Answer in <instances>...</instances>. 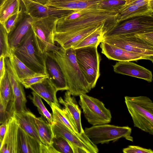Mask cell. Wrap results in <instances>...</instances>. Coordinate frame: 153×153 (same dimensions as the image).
Listing matches in <instances>:
<instances>
[{
	"mask_svg": "<svg viewBox=\"0 0 153 153\" xmlns=\"http://www.w3.org/2000/svg\"><path fill=\"white\" fill-rule=\"evenodd\" d=\"M118 13V11L100 9L97 6L74 11L58 19L54 41L63 48L87 27L105 24L108 31L116 23Z\"/></svg>",
	"mask_w": 153,
	"mask_h": 153,
	"instance_id": "cell-1",
	"label": "cell"
},
{
	"mask_svg": "<svg viewBox=\"0 0 153 153\" xmlns=\"http://www.w3.org/2000/svg\"><path fill=\"white\" fill-rule=\"evenodd\" d=\"M48 52L61 68L71 95L79 96L91 91V88L78 64L74 49H65L61 47L57 50Z\"/></svg>",
	"mask_w": 153,
	"mask_h": 153,
	"instance_id": "cell-2",
	"label": "cell"
},
{
	"mask_svg": "<svg viewBox=\"0 0 153 153\" xmlns=\"http://www.w3.org/2000/svg\"><path fill=\"white\" fill-rule=\"evenodd\" d=\"M11 52L30 69L38 74L47 75L45 53L40 50L31 27Z\"/></svg>",
	"mask_w": 153,
	"mask_h": 153,
	"instance_id": "cell-3",
	"label": "cell"
},
{
	"mask_svg": "<svg viewBox=\"0 0 153 153\" xmlns=\"http://www.w3.org/2000/svg\"><path fill=\"white\" fill-rule=\"evenodd\" d=\"M125 102L134 127L153 134V103L146 96L125 97Z\"/></svg>",
	"mask_w": 153,
	"mask_h": 153,
	"instance_id": "cell-4",
	"label": "cell"
},
{
	"mask_svg": "<svg viewBox=\"0 0 153 153\" xmlns=\"http://www.w3.org/2000/svg\"><path fill=\"white\" fill-rule=\"evenodd\" d=\"M102 41L128 51L153 57V31L106 37L103 38Z\"/></svg>",
	"mask_w": 153,
	"mask_h": 153,
	"instance_id": "cell-5",
	"label": "cell"
},
{
	"mask_svg": "<svg viewBox=\"0 0 153 153\" xmlns=\"http://www.w3.org/2000/svg\"><path fill=\"white\" fill-rule=\"evenodd\" d=\"M59 18L53 15L33 19L31 27L38 47L43 53L55 51L61 47L55 45L54 36Z\"/></svg>",
	"mask_w": 153,
	"mask_h": 153,
	"instance_id": "cell-6",
	"label": "cell"
},
{
	"mask_svg": "<svg viewBox=\"0 0 153 153\" xmlns=\"http://www.w3.org/2000/svg\"><path fill=\"white\" fill-rule=\"evenodd\" d=\"M79 66L91 89L96 86L100 75V56L97 47L87 46L75 49Z\"/></svg>",
	"mask_w": 153,
	"mask_h": 153,
	"instance_id": "cell-7",
	"label": "cell"
},
{
	"mask_svg": "<svg viewBox=\"0 0 153 153\" xmlns=\"http://www.w3.org/2000/svg\"><path fill=\"white\" fill-rule=\"evenodd\" d=\"M86 135L95 144L108 143L122 138L133 141L131 136L132 129L128 126H120L105 124L85 128Z\"/></svg>",
	"mask_w": 153,
	"mask_h": 153,
	"instance_id": "cell-8",
	"label": "cell"
},
{
	"mask_svg": "<svg viewBox=\"0 0 153 153\" xmlns=\"http://www.w3.org/2000/svg\"><path fill=\"white\" fill-rule=\"evenodd\" d=\"M79 104L88 122L93 126L110 123V111L99 99L86 94L80 95Z\"/></svg>",
	"mask_w": 153,
	"mask_h": 153,
	"instance_id": "cell-9",
	"label": "cell"
},
{
	"mask_svg": "<svg viewBox=\"0 0 153 153\" xmlns=\"http://www.w3.org/2000/svg\"><path fill=\"white\" fill-rule=\"evenodd\" d=\"M151 31H153V16H138L117 23L105 34L103 38L114 36Z\"/></svg>",
	"mask_w": 153,
	"mask_h": 153,
	"instance_id": "cell-10",
	"label": "cell"
},
{
	"mask_svg": "<svg viewBox=\"0 0 153 153\" xmlns=\"http://www.w3.org/2000/svg\"><path fill=\"white\" fill-rule=\"evenodd\" d=\"M51 126L53 136L64 137L69 142L83 149L86 153L99 152L97 145L91 141L85 132L82 134L74 132L64 124L57 121H54V123Z\"/></svg>",
	"mask_w": 153,
	"mask_h": 153,
	"instance_id": "cell-11",
	"label": "cell"
},
{
	"mask_svg": "<svg viewBox=\"0 0 153 153\" xmlns=\"http://www.w3.org/2000/svg\"><path fill=\"white\" fill-rule=\"evenodd\" d=\"M101 53L108 59L119 62H129L140 59L149 60L153 62V57L127 51L106 42L102 41Z\"/></svg>",
	"mask_w": 153,
	"mask_h": 153,
	"instance_id": "cell-12",
	"label": "cell"
},
{
	"mask_svg": "<svg viewBox=\"0 0 153 153\" xmlns=\"http://www.w3.org/2000/svg\"><path fill=\"white\" fill-rule=\"evenodd\" d=\"M25 8V12L32 19L53 15L59 18L74 11L63 10L48 7L31 0H21Z\"/></svg>",
	"mask_w": 153,
	"mask_h": 153,
	"instance_id": "cell-13",
	"label": "cell"
},
{
	"mask_svg": "<svg viewBox=\"0 0 153 153\" xmlns=\"http://www.w3.org/2000/svg\"><path fill=\"white\" fill-rule=\"evenodd\" d=\"M5 68L13 90L14 113L20 112L27 110L26 106L27 100L23 86L18 79L10 64L6 65Z\"/></svg>",
	"mask_w": 153,
	"mask_h": 153,
	"instance_id": "cell-14",
	"label": "cell"
},
{
	"mask_svg": "<svg viewBox=\"0 0 153 153\" xmlns=\"http://www.w3.org/2000/svg\"><path fill=\"white\" fill-rule=\"evenodd\" d=\"M19 123L13 115L8 120L0 153H19L18 141Z\"/></svg>",
	"mask_w": 153,
	"mask_h": 153,
	"instance_id": "cell-15",
	"label": "cell"
},
{
	"mask_svg": "<svg viewBox=\"0 0 153 153\" xmlns=\"http://www.w3.org/2000/svg\"><path fill=\"white\" fill-rule=\"evenodd\" d=\"M45 65L48 78L57 91L68 90L67 83L61 68L48 52L45 53Z\"/></svg>",
	"mask_w": 153,
	"mask_h": 153,
	"instance_id": "cell-16",
	"label": "cell"
},
{
	"mask_svg": "<svg viewBox=\"0 0 153 153\" xmlns=\"http://www.w3.org/2000/svg\"><path fill=\"white\" fill-rule=\"evenodd\" d=\"M71 95L70 92L67 90L64 99L60 97L59 99V102L64 106V109L77 133L82 134L85 132L81 123V111L75 99L71 97Z\"/></svg>",
	"mask_w": 153,
	"mask_h": 153,
	"instance_id": "cell-17",
	"label": "cell"
},
{
	"mask_svg": "<svg viewBox=\"0 0 153 153\" xmlns=\"http://www.w3.org/2000/svg\"><path fill=\"white\" fill-rule=\"evenodd\" d=\"M113 68L114 71L118 74L142 79L149 82L153 80L151 71L131 61H118L113 66Z\"/></svg>",
	"mask_w": 153,
	"mask_h": 153,
	"instance_id": "cell-18",
	"label": "cell"
},
{
	"mask_svg": "<svg viewBox=\"0 0 153 153\" xmlns=\"http://www.w3.org/2000/svg\"><path fill=\"white\" fill-rule=\"evenodd\" d=\"M101 0H48L45 6L74 11L97 7Z\"/></svg>",
	"mask_w": 153,
	"mask_h": 153,
	"instance_id": "cell-19",
	"label": "cell"
},
{
	"mask_svg": "<svg viewBox=\"0 0 153 153\" xmlns=\"http://www.w3.org/2000/svg\"><path fill=\"white\" fill-rule=\"evenodd\" d=\"M32 18L24 12L13 29L8 33V42L10 49L16 47L31 27Z\"/></svg>",
	"mask_w": 153,
	"mask_h": 153,
	"instance_id": "cell-20",
	"label": "cell"
},
{
	"mask_svg": "<svg viewBox=\"0 0 153 153\" xmlns=\"http://www.w3.org/2000/svg\"><path fill=\"white\" fill-rule=\"evenodd\" d=\"M30 88L43 99L50 107L53 105L60 108L56 96L57 91L48 78L41 82L31 85Z\"/></svg>",
	"mask_w": 153,
	"mask_h": 153,
	"instance_id": "cell-21",
	"label": "cell"
},
{
	"mask_svg": "<svg viewBox=\"0 0 153 153\" xmlns=\"http://www.w3.org/2000/svg\"><path fill=\"white\" fill-rule=\"evenodd\" d=\"M153 3L143 6L132 5L123 6L119 10L117 23L133 17L140 16H153Z\"/></svg>",
	"mask_w": 153,
	"mask_h": 153,
	"instance_id": "cell-22",
	"label": "cell"
},
{
	"mask_svg": "<svg viewBox=\"0 0 153 153\" xmlns=\"http://www.w3.org/2000/svg\"><path fill=\"white\" fill-rule=\"evenodd\" d=\"M13 102V90L6 69L0 84V102L4 109L12 116L14 113Z\"/></svg>",
	"mask_w": 153,
	"mask_h": 153,
	"instance_id": "cell-23",
	"label": "cell"
},
{
	"mask_svg": "<svg viewBox=\"0 0 153 153\" xmlns=\"http://www.w3.org/2000/svg\"><path fill=\"white\" fill-rule=\"evenodd\" d=\"M19 153H40V142L19 126L18 134Z\"/></svg>",
	"mask_w": 153,
	"mask_h": 153,
	"instance_id": "cell-24",
	"label": "cell"
},
{
	"mask_svg": "<svg viewBox=\"0 0 153 153\" xmlns=\"http://www.w3.org/2000/svg\"><path fill=\"white\" fill-rule=\"evenodd\" d=\"M13 115L20 126L26 133L42 143L38 135L35 123L36 116L27 110L20 112H14Z\"/></svg>",
	"mask_w": 153,
	"mask_h": 153,
	"instance_id": "cell-25",
	"label": "cell"
},
{
	"mask_svg": "<svg viewBox=\"0 0 153 153\" xmlns=\"http://www.w3.org/2000/svg\"><path fill=\"white\" fill-rule=\"evenodd\" d=\"M107 32V30L106 25L105 24H103L85 38L73 48L75 49L90 46L97 47L102 41L104 34L105 35Z\"/></svg>",
	"mask_w": 153,
	"mask_h": 153,
	"instance_id": "cell-26",
	"label": "cell"
},
{
	"mask_svg": "<svg viewBox=\"0 0 153 153\" xmlns=\"http://www.w3.org/2000/svg\"><path fill=\"white\" fill-rule=\"evenodd\" d=\"M35 123L42 143L46 145H51L53 134L51 125L42 117H36Z\"/></svg>",
	"mask_w": 153,
	"mask_h": 153,
	"instance_id": "cell-27",
	"label": "cell"
},
{
	"mask_svg": "<svg viewBox=\"0 0 153 153\" xmlns=\"http://www.w3.org/2000/svg\"><path fill=\"white\" fill-rule=\"evenodd\" d=\"M22 5L21 0H6L0 6V23L4 25L8 18L20 11Z\"/></svg>",
	"mask_w": 153,
	"mask_h": 153,
	"instance_id": "cell-28",
	"label": "cell"
},
{
	"mask_svg": "<svg viewBox=\"0 0 153 153\" xmlns=\"http://www.w3.org/2000/svg\"><path fill=\"white\" fill-rule=\"evenodd\" d=\"M10 64L18 79L22 80L36 74L19 60L11 51L8 57Z\"/></svg>",
	"mask_w": 153,
	"mask_h": 153,
	"instance_id": "cell-29",
	"label": "cell"
},
{
	"mask_svg": "<svg viewBox=\"0 0 153 153\" xmlns=\"http://www.w3.org/2000/svg\"><path fill=\"white\" fill-rule=\"evenodd\" d=\"M51 107L52 111L54 121H58L64 124L72 132L78 133L64 109H62L60 108L53 105H52Z\"/></svg>",
	"mask_w": 153,
	"mask_h": 153,
	"instance_id": "cell-30",
	"label": "cell"
},
{
	"mask_svg": "<svg viewBox=\"0 0 153 153\" xmlns=\"http://www.w3.org/2000/svg\"><path fill=\"white\" fill-rule=\"evenodd\" d=\"M32 102L37 108L39 113L46 118L49 123L51 126L54 123L52 115L49 112L44 105L42 100V98L34 91L32 92Z\"/></svg>",
	"mask_w": 153,
	"mask_h": 153,
	"instance_id": "cell-31",
	"label": "cell"
},
{
	"mask_svg": "<svg viewBox=\"0 0 153 153\" xmlns=\"http://www.w3.org/2000/svg\"><path fill=\"white\" fill-rule=\"evenodd\" d=\"M8 37V33L4 25L0 23V57L8 58L10 54Z\"/></svg>",
	"mask_w": 153,
	"mask_h": 153,
	"instance_id": "cell-32",
	"label": "cell"
},
{
	"mask_svg": "<svg viewBox=\"0 0 153 153\" xmlns=\"http://www.w3.org/2000/svg\"><path fill=\"white\" fill-rule=\"evenodd\" d=\"M51 145L59 153H73L68 141L62 136L54 135Z\"/></svg>",
	"mask_w": 153,
	"mask_h": 153,
	"instance_id": "cell-33",
	"label": "cell"
},
{
	"mask_svg": "<svg viewBox=\"0 0 153 153\" xmlns=\"http://www.w3.org/2000/svg\"><path fill=\"white\" fill-rule=\"evenodd\" d=\"M124 0H101L97 4L98 8L118 11L126 3Z\"/></svg>",
	"mask_w": 153,
	"mask_h": 153,
	"instance_id": "cell-34",
	"label": "cell"
},
{
	"mask_svg": "<svg viewBox=\"0 0 153 153\" xmlns=\"http://www.w3.org/2000/svg\"><path fill=\"white\" fill-rule=\"evenodd\" d=\"M25 10V7L22 3L20 11L11 16L6 21L4 25L8 33L14 28Z\"/></svg>",
	"mask_w": 153,
	"mask_h": 153,
	"instance_id": "cell-35",
	"label": "cell"
},
{
	"mask_svg": "<svg viewBox=\"0 0 153 153\" xmlns=\"http://www.w3.org/2000/svg\"><path fill=\"white\" fill-rule=\"evenodd\" d=\"M48 77V75L36 74L23 79L21 82L25 88H28L31 85L41 82Z\"/></svg>",
	"mask_w": 153,
	"mask_h": 153,
	"instance_id": "cell-36",
	"label": "cell"
},
{
	"mask_svg": "<svg viewBox=\"0 0 153 153\" xmlns=\"http://www.w3.org/2000/svg\"><path fill=\"white\" fill-rule=\"evenodd\" d=\"M123 152L124 153H153L152 150L139 146L130 145L124 148Z\"/></svg>",
	"mask_w": 153,
	"mask_h": 153,
	"instance_id": "cell-37",
	"label": "cell"
},
{
	"mask_svg": "<svg viewBox=\"0 0 153 153\" xmlns=\"http://www.w3.org/2000/svg\"><path fill=\"white\" fill-rule=\"evenodd\" d=\"M12 116L4 109L0 102V124L7 122Z\"/></svg>",
	"mask_w": 153,
	"mask_h": 153,
	"instance_id": "cell-38",
	"label": "cell"
},
{
	"mask_svg": "<svg viewBox=\"0 0 153 153\" xmlns=\"http://www.w3.org/2000/svg\"><path fill=\"white\" fill-rule=\"evenodd\" d=\"M40 153H59L52 145H46L42 143L40 145Z\"/></svg>",
	"mask_w": 153,
	"mask_h": 153,
	"instance_id": "cell-39",
	"label": "cell"
},
{
	"mask_svg": "<svg viewBox=\"0 0 153 153\" xmlns=\"http://www.w3.org/2000/svg\"><path fill=\"white\" fill-rule=\"evenodd\" d=\"M153 0H134L125 4L123 6L130 5H136L138 6H143L150 4L153 3Z\"/></svg>",
	"mask_w": 153,
	"mask_h": 153,
	"instance_id": "cell-40",
	"label": "cell"
},
{
	"mask_svg": "<svg viewBox=\"0 0 153 153\" xmlns=\"http://www.w3.org/2000/svg\"><path fill=\"white\" fill-rule=\"evenodd\" d=\"M4 59V56L0 57V77L1 79L3 77L6 70Z\"/></svg>",
	"mask_w": 153,
	"mask_h": 153,
	"instance_id": "cell-41",
	"label": "cell"
},
{
	"mask_svg": "<svg viewBox=\"0 0 153 153\" xmlns=\"http://www.w3.org/2000/svg\"><path fill=\"white\" fill-rule=\"evenodd\" d=\"M7 121L0 124V141L1 142L3 141L5 135Z\"/></svg>",
	"mask_w": 153,
	"mask_h": 153,
	"instance_id": "cell-42",
	"label": "cell"
},
{
	"mask_svg": "<svg viewBox=\"0 0 153 153\" xmlns=\"http://www.w3.org/2000/svg\"><path fill=\"white\" fill-rule=\"evenodd\" d=\"M68 142L73 153H86V152L82 148L72 144L69 141Z\"/></svg>",
	"mask_w": 153,
	"mask_h": 153,
	"instance_id": "cell-43",
	"label": "cell"
},
{
	"mask_svg": "<svg viewBox=\"0 0 153 153\" xmlns=\"http://www.w3.org/2000/svg\"><path fill=\"white\" fill-rule=\"evenodd\" d=\"M39 4L45 5L48 0H31Z\"/></svg>",
	"mask_w": 153,
	"mask_h": 153,
	"instance_id": "cell-44",
	"label": "cell"
},
{
	"mask_svg": "<svg viewBox=\"0 0 153 153\" xmlns=\"http://www.w3.org/2000/svg\"><path fill=\"white\" fill-rule=\"evenodd\" d=\"M6 0H0V6Z\"/></svg>",
	"mask_w": 153,
	"mask_h": 153,
	"instance_id": "cell-45",
	"label": "cell"
},
{
	"mask_svg": "<svg viewBox=\"0 0 153 153\" xmlns=\"http://www.w3.org/2000/svg\"><path fill=\"white\" fill-rule=\"evenodd\" d=\"M125 0L126 1L125 4H127L128 3L130 2H131L132 1H133L134 0Z\"/></svg>",
	"mask_w": 153,
	"mask_h": 153,
	"instance_id": "cell-46",
	"label": "cell"
},
{
	"mask_svg": "<svg viewBox=\"0 0 153 153\" xmlns=\"http://www.w3.org/2000/svg\"><path fill=\"white\" fill-rule=\"evenodd\" d=\"M2 145V142L0 141V151L1 149V146Z\"/></svg>",
	"mask_w": 153,
	"mask_h": 153,
	"instance_id": "cell-47",
	"label": "cell"
},
{
	"mask_svg": "<svg viewBox=\"0 0 153 153\" xmlns=\"http://www.w3.org/2000/svg\"><path fill=\"white\" fill-rule=\"evenodd\" d=\"M1 81V78L0 77V84Z\"/></svg>",
	"mask_w": 153,
	"mask_h": 153,
	"instance_id": "cell-48",
	"label": "cell"
},
{
	"mask_svg": "<svg viewBox=\"0 0 153 153\" xmlns=\"http://www.w3.org/2000/svg\"><path fill=\"white\" fill-rule=\"evenodd\" d=\"M150 0V1H152L153 0Z\"/></svg>",
	"mask_w": 153,
	"mask_h": 153,
	"instance_id": "cell-49",
	"label": "cell"
}]
</instances>
